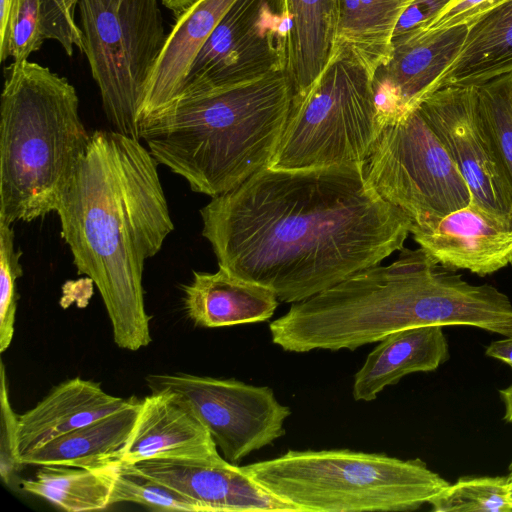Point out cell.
<instances>
[{
  "instance_id": "obj_24",
  "label": "cell",
  "mask_w": 512,
  "mask_h": 512,
  "mask_svg": "<svg viewBox=\"0 0 512 512\" xmlns=\"http://www.w3.org/2000/svg\"><path fill=\"white\" fill-rule=\"evenodd\" d=\"M119 464L102 469L42 465L34 478L22 481V489L68 512L102 510L110 506Z\"/></svg>"
},
{
  "instance_id": "obj_18",
  "label": "cell",
  "mask_w": 512,
  "mask_h": 512,
  "mask_svg": "<svg viewBox=\"0 0 512 512\" xmlns=\"http://www.w3.org/2000/svg\"><path fill=\"white\" fill-rule=\"evenodd\" d=\"M235 1L197 0L177 16L149 79L139 120L180 95L196 55Z\"/></svg>"
},
{
  "instance_id": "obj_28",
  "label": "cell",
  "mask_w": 512,
  "mask_h": 512,
  "mask_svg": "<svg viewBox=\"0 0 512 512\" xmlns=\"http://www.w3.org/2000/svg\"><path fill=\"white\" fill-rule=\"evenodd\" d=\"M43 0H12L5 37L0 40V59L28 60L45 40L42 23Z\"/></svg>"
},
{
  "instance_id": "obj_4",
  "label": "cell",
  "mask_w": 512,
  "mask_h": 512,
  "mask_svg": "<svg viewBox=\"0 0 512 512\" xmlns=\"http://www.w3.org/2000/svg\"><path fill=\"white\" fill-rule=\"evenodd\" d=\"M0 106V218L13 224L56 212L91 134L69 81L49 68L12 62Z\"/></svg>"
},
{
  "instance_id": "obj_21",
  "label": "cell",
  "mask_w": 512,
  "mask_h": 512,
  "mask_svg": "<svg viewBox=\"0 0 512 512\" xmlns=\"http://www.w3.org/2000/svg\"><path fill=\"white\" fill-rule=\"evenodd\" d=\"M286 17V64L294 97L304 93L331 59L339 0H281Z\"/></svg>"
},
{
  "instance_id": "obj_31",
  "label": "cell",
  "mask_w": 512,
  "mask_h": 512,
  "mask_svg": "<svg viewBox=\"0 0 512 512\" xmlns=\"http://www.w3.org/2000/svg\"><path fill=\"white\" fill-rule=\"evenodd\" d=\"M0 370V475L9 484L23 464L18 450L19 416L15 414L9 401L8 380L2 361Z\"/></svg>"
},
{
  "instance_id": "obj_25",
  "label": "cell",
  "mask_w": 512,
  "mask_h": 512,
  "mask_svg": "<svg viewBox=\"0 0 512 512\" xmlns=\"http://www.w3.org/2000/svg\"><path fill=\"white\" fill-rule=\"evenodd\" d=\"M474 88L479 123L512 198V73Z\"/></svg>"
},
{
  "instance_id": "obj_30",
  "label": "cell",
  "mask_w": 512,
  "mask_h": 512,
  "mask_svg": "<svg viewBox=\"0 0 512 512\" xmlns=\"http://www.w3.org/2000/svg\"><path fill=\"white\" fill-rule=\"evenodd\" d=\"M78 0H43L42 23L46 39L58 41L71 56L74 48L84 49L82 29L76 24Z\"/></svg>"
},
{
  "instance_id": "obj_20",
  "label": "cell",
  "mask_w": 512,
  "mask_h": 512,
  "mask_svg": "<svg viewBox=\"0 0 512 512\" xmlns=\"http://www.w3.org/2000/svg\"><path fill=\"white\" fill-rule=\"evenodd\" d=\"M141 400L129 398L121 409L52 439L20 458L23 465H64L102 469L120 464Z\"/></svg>"
},
{
  "instance_id": "obj_27",
  "label": "cell",
  "mask_w": 512,
  "mask_h": 512,
  "mask_svg": "<svg viewBox=\"0 0 512 512\" xmlns=\"http://www.w3.org/2000/svg\"><path fill=\"white\" fill-rule=\"evenodd\" d=\"M120 502H133L159 511L202 512L189 497L125 464L117 467L110 497V505Z\"/></svg>"
},
{
  "instance_id": "obj_3",
  "label": "cell",
  "mask_w": 512,
  "mask_h": 512,
  "mask_svg": "<svg viewBox=\"0 0 512 512\" xmlns=\"http://www.w3.org/2000/svg\"><path fill=\"white\" fill-rule=\"evenodd\" d=\"M293 99L285 70L181 94L139 120L140 140L159 164L213 198L268 166Z\"/></svg>"
},
{
  "instance_id": "obj_15",
  "label": "cell",
  "mask_w": 512,
  "mask_h": 512,
  "mask_svg": "<svg viewBox=\"0 0 512 512\" xmlns=\"http://www.w3.org/2000/svg\"><path fill=\"white\" fill-rule=\"evenodd\" d=\"M157 459H222L208 429L190 405L171 391L151 392L140 409L119 462L134 465Z\"/></svg>"
},
{
  "instance_id": "obj_6",
  "label": "cell",
  "mask_w": 512,
  "mask_h": 512,
  "mask_svg": "<svg viewBox=\"0 0 512 512\" xmlns=\"http://www.w3.org/2000/svg\"><path fill=\"white\" fill-rule=\"evenodd\" d=\"M368 69L348 50L331 59L291 111L267 167L310 170L364 165L381 132Z\"/></svg>"
},
{
  "instance_id": "obj_16",
  "label": "cell",
  "mask_w": 512,
  "mask_h": 512,
  "mask_svg": "<svg viewBox=\"0 0 512 512\" xmlns=\"http://www.w3.org/2000/svg\"><path fill=\"white\" fill-rule=\"evenodd\" d=\"M128 401L106 393L99 383L79 377L60 383L19 416L20 458L56 437L123 408Z\"/></svg>"
},
{
  "instance_id": "obj_19",
  "label": "cell",
  "mask_w": 512,
  "mask_h": 512,
  "mask_svg": "<svg viewBox=\"0 0 512 512\" xmlns=\"http://www.w3.org/2000/svg\"><path fill=\"white\" fill-rule=\"evenodd\" d=\"M441 326L408 328L379 341L354 376L356 401L375 400L387 386L414 372H431L445 363L449 346Z\"/></svg>"
},
{
  "instance_id": "obj_36",
  "label": "cell",
  "mask_w": 512,
  "mask_h": 512,
  "mask_svg": "<svg viewBox=\"0 0 512 512\" xmlns=\"http://www.w3.org/2000/svg\"><path fill=\"white\" fill-rule=\"evenodd\" d=\"M12 0H0V40L7 32Z\"/></svg>"
},
{
  "instance_id": "obj_34",
  "label": "cell",
  "mask_w": 512,
  "mask_h": 512,
  "mask_svg": "<svg viewBox=\"0 0 512 512\" xmlns=\"http://www.w3.org/2000/svg\"><path fill=\"white\" fill-rule=\"evenodd\" d=\"M485 354L512 366V336L492 341L486 347Z\"/></svg>"
},
{
  "instance_id": "obj_1",
  "label": "cell",
  "mask_w": 512,
  "mask_h": 512,
  "mask_svg": "<svg viewBox=\"0 0 512 512\" xmlns=\"http://www.w3.org/2000/svg\"><path fill=\"white\" fill-rule=\"evenodd\" d=\"M219 268L296 303L404 248L410 221L368 184L365 164L264 167L200 210Z\"/></svg>"
},
{
  "instance_id": "obj_5",
  "label": "cell",
  "mask_w": 512,
  "mask_h": 512,
  "mask_svg": "<svg viewBox=\"0 0 512 512\" xmlns=\"http://www.w3.org/2000/svg\"><path fill=\"white\" fill-rule=\"evenodd\" d=\"M242 468L299 512L415 511L450 484L419 458L349 449L288 450Z\"/></svg>"
},
{
  "instance_id": "obj_11",
  "label": "cell",
  "mask_w": 512,
  "mask_h": 512,
  "mask_svg": "<svg viewBox=\"0 0 512 512\" xmlns=\"http://www.w3.org/2000/svg\"><path fill=\"white\" fill-rule=\"evenodd\" d=\"M416 107L459 169L472 202L512 221V198L479 123L475 88L443 87Z\"/></svg>"
},
{
  "instance_id": "obj_17",
  "label": "cell",
  "mask_w": 512,
  "mask_h": 512,
  "mask_svg": "<svg viewBox=\"0 0 512 512\" xmlns=\"http://www.w3.org/2000/svg\"><path fill=\"white\" fill-rule=\"evenodd\" d=\"M183 291L188 317L205 328L264 322L273 316L279 304L271 288L222 268L215 273L194 271L192 281Z\"/></svg>"
},
{
  "instance_id": "obj_8",
  "label": "cell",
  "mask_w": 512,
  "mask_h": 512,
  "mask_svg": "<svg viewBox=\"0 0 512 512\" xmlns=\"http://www.w3.org/2000/svg\"><path fill=\"white\" fill-rule=\"evenodd\" d=\"M365 176L410 221V232L472 201L459 169L417 107L384 124L365 162Z\"/></svg>"
},
{
  "instance_id": "obj_23",
  "label": "cell",
  "mask_w": 512,
  "mask_h": 512,
  "mask_svg": "<svg viewBox=\"0 0 512 512\" xmlns=\"http://www.w3.org/2000/svg\"><path fill=\"white\" fill-rule=\"evenodd\" d=\"M413 0H339L335 49L351 52L372 74L389 58L398 21Z\"/></svg>"
},
{
  "instance_id": "obj_2",
  "label": "cell",
  "mask_w": 512,
  "mask_h": 512,
  "mask_svg": "<svg viewBox=\"0 0 512 512\" xmlns=\"http://www.w3.org/2000/svg\"><path fill=\"white\" fill-rule=\"evenodd\" d=\"M158 164L140 140L94 131L56 209L78 274L96 285L114 342L130 351L152 340L144 264L174 229Z\"/></svg>"
},
{
  "instance_id": "obj_35",
  "label": "cell",
  "mask_w": 512,
  "mask_h": 512,
  "mask_svg": "<svg viewBox=\"0 0 512 512\" xmlns=\"http://www.w3.org/2000/svg\"><path fill=\"white\" fill-rule=\"evenodd\" d=\"M512 368V366H510ZM500 399L504 405L503 420L512 424V383L506 388L499 390Z\"/></svg>"
},
{
  "instance_id": "obj_37",
  "label": "cell",
  "mask_w": 512,
  "mask_h": 512,
  "mask_svg": "<svg viewBox=\"0 0 512 512\" xmlns=\"http://www.w3.org/2000/svg\"><path fill=\"white\" fill-rule=\"evenodd\" d=\"M197 0H161L164 6L179 16Z\"/></svg>"
},
{
  "instance_id": "obj_38",
  "label": "cell",
  "mask_w": 512,
  "mask_h": 512,
  "mask_svg": "<svg viewBox=\"0 0 512 512\" xmlns=\"http://www.w3.org/2000/svg\"><path fill=\"white\" fill-rule=\"evenodd\" d=\"M507 478H508V482H509V486H510V494H511V499H512V460L510 461L509 466H508Z\"/></svg>"
},
{
  "instance_id": "obj_26",
  "label": "cell",
  "mask_w": 512,
  "mask_h": 512,
  "mask_svg": "<svg viewBox=\"0 0 512 512\" xmlns=\"http://www.w3.org/2000/svg\"><path fill=\"white\" fill-rule=\"evenodd\" d=\"M428 504L433 512H512L507 475L461 477Z\"/></svg>"
},
{
  "instance_id": "obj_12",
  "label": "cell",
  "mask_w": 512,
  "mask_h": 512,
  "mask_svg": "<svg viewBox=\"0 0 512 512\" xmlns=\"http://www.w3.org/2000/svg\"><path fill=\"white\" fill-rule=\"evenodd\" d=\"M466 33L467 24H459L393 38L391 54L372 80L382 127L435 91L460 52Z\"/></svg>"
},
{
  "instance_id": "obj_9",
  "label": "cell",
  "mask_w": 512,
  "mask_h": 512,
  "mask_svg": "<svg viewBox=\"0 0 512 512\" xmlns=\"http://www.w3.org/2000/svg\"><path fill=\"white\" fill-rule=\"evenodd\" d=\"M145 382L151 392L179 394L231 463L282 437L291 414L268 386L185 373L150 374Z\"/></svg>"
},
{
  "instance_id": "obj_33",
  "label": "cell",
  "mask_w": 512,
  "mask_h": 512,
  "mask_svg": "<svg viewBox=\"0 0 512 512\" xmlns=\"http://www.w3.org/2000/svg\"><path fill=\"white\" fill-rule=\"evenodd\" d=\"M451 0H413L402 13L393 38L422 28L431 22Z\"/></svg>"
},
{
  "instance_id": "obj_22",
  "label": "cell",
  "mask_w": 512,
  "mask_h": 512,
  "mask_svg": "<svg viewBox=\"0 0 512 512\" xmlns=\"http://www.w3.org/2000/svg\"><path fill=\"white\" fill-rule=\"evenodd\" d=\"M512 73V0H504L467 23L461 50L437 82L475 87ZM434 91V92H435Z\"/></svg>"
},
{
  "instance_id": "obj_29",
  "label": "cell",
  "mask_w": 512,
  "mask_h": 512,
  "mask_svg": "<svg viewBox=\"0 0 512 512\" xmlns=\"http://www.w3.org/2000/svg\"><path fill=\"white\" fill-rule=\"evenodd\" d=\"M12 224L0 218V352L11 344L17 310V279L23 275Z\"/></svg>"
},
{
  "instance_id": "obj_13",
  "label": "cell",
  "mask_w": 512,
  "mask_h": 512,
  "mask_svg": "<svg viewBox=\"0 0 512 512\" xmlns=\"http://www.w3.org/2000/svg\"><path fill=\"white\" fill-rule=\"evenodd\" d=\"M129 466L189 497L202 512H299L225 458L157 459Z\"/></svg>"
},
{
  "instance_id": "obj_32",
  "label": "cell",
  "mask_w": 512,
  "mask_h": 512,
  "mask_svg": "<svg viewBox=\"0 0 512 512\" xmlns=\"http://www.w3.org/2000/svg\"><path fill=\"white\" fill-rule=\"evenodd\" d=\"M502 1L504 0H451L431 22L416 30L429 31L467 24L485 10Z\"/></svg>"
},
{
  "instance_id": "obj_7",
  "label": "cell",
  "mask_w": 512,
  "mask_h": 512,
  "mask_svg": "<svg viewBox=\"0 0 512 512\" xmlns=\"http://www.w3.org/2000/svg\"><path fill=\"white\" fill-rule=\"evenodd\" d=\"M84 49L114 130L140 140L139 114L166 36L158 0H78Z\"/></svg>"
},
{
  "instance_id": "obj_14",
  "label": "cell",
  "mask_w": 512,
  "mask_h": 512,
  "mask_svg": "<svg viewBox=\"0 0 512 512\" xmlns=\"http://www.w3.org/2000/svg\"><path fill=\"white\" fill-rule=\"evenodd\" d=\"M410 233L419 247L455 271L484 277L512 266V221L472 201Z\"/></svg>"
},
{
  "instance_id": "obj_10",
  "label": "cell",
  "mask_w": 512,
  "mask_h": 512,
  "mask_svg": "<svg viewBox=\"0 0 512 512\" xmlns=\"http://www.w3.org/2000/svg\"><path fill=\"white\" fill-rule=\"evenodd\" d=\"M286 31L281 0H236L196 55L180 95L285 70Z\"/></svg>"
}]
</instances>
